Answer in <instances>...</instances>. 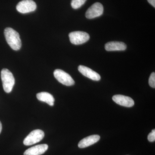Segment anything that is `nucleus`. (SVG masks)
I'll return each mask as SVG.
<instances>
[{"label": "nucleus", "mask_w": 155, "mask_h": 155, "mask_svg": "<svg viewBox=\"0 0 155 155\" xmlns=\"http://www.w3.org/2000/svg\"><path fill=\"white\" fill-rule=\"evenodd\" d=\"M4 33L7 43L11 48L15 51L20 49L22 44L19 34L11 28H6Z\"/></svg>", "instance_id": "obj_1"}, {"label": "nucleus", "mask_w": 155, "mask_h": 155, "mask_svg": "<svg viewBox=\"0 0 155 155\" xmlns=\"http://www.w3.org/2000/svg\"><path fill=\"white\" fill-rule=\"evenodd\" d=\"M1 78L4 91L7 93L11 92L15 84V78L8 69H3L1 71Z\"/></svg>", "instance_id": "obj_2"}, {"label": "nucleus", "mask_w": 155, "mask_h": 155, "mask_svg": "<svg viewBox=\"0 0 155 155\" xmlns=\"http://www.w3.org/2000/svg\"><path fill=\"white\" fill-rule=\"evenodd\" d=\"M45 133L43 130L36 129L30 133L24 140L23 143L25 146H30L35 144L43 139Z\"/></svg>", "instance_id": "obj_3"}, {"label": "nucleus", "mask_w": 155, "mask_h": 155, "mask_svg": "<svg viewBox=\"0 0 155 155\" xmlns=\"http://www.w3.org/2000/svg\"><path fill=\"white\" fill-rule=\"evenodd\" d=\"M69 38L72 44L79 45L88 41L90 36L88 33L84 31H75L69 33Z\"/></svg>", "instance_id": "obj_4"}, {"label": "nucleus", "mask_w": 155, "mask_h": 155, "mask_svg": "<svg viewBox=\"0 0 155 155\" xmlns=\"http://www.w3.org/2000/svg\"><path fill=\"white\" fill-rule=\"evenodd\" d=\"M54 75L56 79L64 85L69 86L75 84V81L72 77L61 69H56L54 71Z\"/></svg>", "instance_id": "obj_5"}, {"label": "nucleus", "mask_w": 155, "mask_h": 155, "mask_svg": "<svg viewBox=\"0 0 155 155\" xmlns=\"http://www.w3.org/2000/svg\"><path fill=\"white\" fill-rule=\"evenodd\" d=\"M36 8V3L32 0H23L19 2L16 7L17 11L23 14L33 12Z\"/></svg>", "instance_id": "obj_6"}, {"label": "nucleus", "mask_w": 155, "mask_h": 155, "mask_svg": "<svg viewBox=\"0 0 155 155\" xmlns=\"http://www.w3.org/2000/svg\"><path fill=\"white\" fill-rule=\"evenodd\" d=\"M104 12V7L100 3H94L89 8L85 16L89 19H94L101 16Z\"/></svg>", "instance_id": "obj_7"}, {"label": "nucleus", "mask_w": 155, "mask_h": 155, "mask_svg": "<svg viewBox=\"0 0 155 155\" xmlns=\"http://www.w3.org/2000/svg\"><path fill=\"white\" fill-rule=\"evenodd\" d=\"M113 100L116 104L123 107H130L134 105V101L131 98L122 95H114Z\"/></svg>", "instance_id": "obj_8"}, {"label": "nucleus", "mask_w": 155, "mask_h": 155, "mask_svg": "<svg viewBox=\"0 0 155 155\" xmlns=\"http://www.w3.org/2000/svg\"><path fill=\"white\" fill-rule=\"evenodd\" d=\"M78 70L84 76L91 80L98 81L101 79V77L99 74L88 67L80 65L78 67Z\"/></svg>", "instance_id": "obj_9"}, {"label": "nucleus", "mask_w": 155, "mask_h": 155, "mask_svg": "<svg viewBox=\"0 0 155 155\" xmlns=\"http://www.w3.org/2000/svg\"><path fill=\"white\" fill-rule=\"evenodd\" d=\"M48 148L47 144L38 145L25 151L24 155H41L44 153Z\"/></svg>", "instance_id": "obj_10"}, {"label": "nucleus", "mask_w": 155, "mask_h": 155, "mask_svg": "<svg viewBox=\"0 0 155 155\" xmlns=\"http://www.w3.org/2000/svg\"><path fill=\"white\" fill-rule=\"evenodd\" d=\"M100 139V136L98 135L89 136L81 140L78 144V147L84 148L90 146L92 145L97 142Z\"/></svg>", "instance_id": "obj_11"}, {"label": "nucleus", "mask_w": 155, "mask_h": 155, "mask_svg": "<svg viewBox=\"0 0 155 155\" xmlns=\"http://www.w3.org/2000/svg\"><path fill=\"white\" fill-rule=\"evenodd\" d=\"M105 48L106 51H123L126 49L127 46L122 42L111 41L106 44Z\"/></svg>", "instance_id": "obj_12"}, {"label": "nucleus", "mask_w": 155, "mask_h": 155, "mask_svg": "<svg viewBox=\"0 0 155 155\" xmlns=\"http://www.w3.org/2000/svg\"><path fill=\"white\" fill-rule=\"evenodd\" d=\"M37 98L39 101L47 103L51 106L54 105V98L52 95L46 92L39 93L36 95Z\"/></svg>", "instance_id": "obj_13"}, {"label": "nucleus", "mask_w": 155, "mask_h": 155, "mask_svg": "<svg viewBox=\"0 0 155 155\" xmlns=\"http://www.w3.org/2000/svg\"><path fill=\"white\" fill-rule=\"evenodd\" d=\"M87 0H72L71 5L73 9L79 8L84 5Z\"/></svg>", "instance_id": "obj_14"}, {"label": "nucleus", "mask_w": 155, "mask_h": 155, "mask_svg": "<svg viewBox=\"0 0 155 155\" xmlns=\"http://www.w3.org/2000/svg\"><path fill=\"white\" fill-rule=\"evenodd\" d=\"M149 84L150 86L153 88H155V73L153 72L151 74L149 79Z\"/></svg>", "instance_id": "obj_15"}, {"label": "nucleus", "mask_w": 155, "mask_h": 155, "mask_svg": "<svg viewBox=\"0 0 155 155\" xmlns=\"http://www.w3.org/2000/svg\"><path fill=\"white\" fill-rule=\"evenodd\" d=\"M148 140L149 141L153 142L155 140V129L152 130V132L150 133L148 136Z\"/></svg>", "instance_id": "obj_16"}, {"label": "nucleus", "mask_w": 155, "mask_h": 155, "mask_svg": "<svg viewBox=\"0 0 155 155\" xmlns=\"http://www.w3.org/2000/svg\"><path fill=\"white\" fill-rule=\"evenodd\" d=\"M148 2L154 8H155V0H147Z\"/></svg>", "instance_id": "obj_17"}, {"label": "nucleus", "mask_w": 155, "mask_h": 155, "mask_svg": "<svg viewBox=\"0 0 155 155\" xmlns=\"http://www.w3.org/2000/svg\"><path fill=\"white\" fill-rule=\"evenodd\" d=\"M2 124L1 122H0V133L2 132Z\"/></svg>", "instance_id": "obj_18"}]
</instances>
